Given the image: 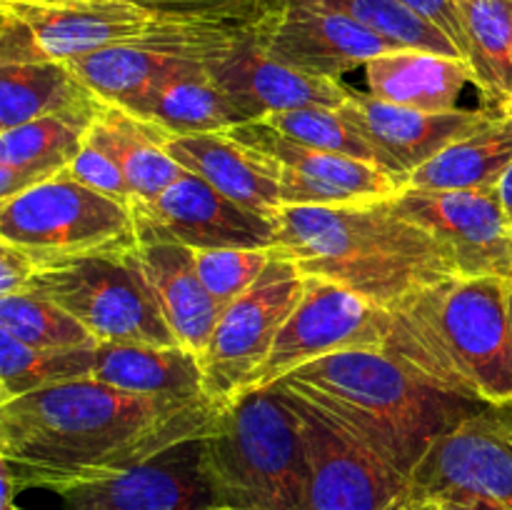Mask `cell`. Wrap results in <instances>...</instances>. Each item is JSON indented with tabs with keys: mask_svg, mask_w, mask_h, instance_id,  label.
<instances>
[{
	"mask_svg": "<svg viewBox=\"0 0 512 510\" xmlns=\"http://www.w3.org/2000/svg\"><path fill=\"white\" fill-rule=\"evenodd\" d=\"M215 400H160L75 380L0 403V465L18 490L108 478L213 428Z\"/></svg>",
	"mask_w": 512,
	"mask_h": 510,
	"instance_id": "obj_1",
	"label": "cell"
},
{
	"mask_svg": "<svg viewBox=\"0 0 512 510\" xmlns=\"http://www.w3.org/2000/svg\"><path fill=\"white\" fill-rule=\"evenodd\" d=\"M385 353L433 388L478 405H512L508 278H455L388 310Z\"/></svg>",
	"mask_w": 512,
	"mask_h": 510,
	"instance_id": "obj_2",
	"label": "cell"
},
{
	"mask_svg": "<svg viewBox=\"0 0 512 510\" xmlns=\"http://www.w3.org/2000/svg\"><path fill=\"white\" fill-rule=\"evenodd\" d=\"M278 248L308 278H323L390 310L418 290L455 278L453 258L393 198L360 205H288Z\"/></svg>",
	"mask_w": 512,
	"mask_h": 510,
	"instance_id": "obj_3",
	"label": "cell"
},
{
	"mask_svg": "<svg viewBox=\"0 0 512 510\" xmlns=\"http://www.w3.org/2000/svg\"><path fill=\"white\" fill-rule=\"evenodd\" d=\"M278 383L325 410L408 480L440 435L483 408L433 388L385 350L330 353Z\"/></svg>",
	"mask_w": 512,
	"mask_h": 510,
	"instance_id": "obj_4",
	"label": "cell"
},
{
	"mask_svg": "<svg viewBox=\"0 0 512 510\" xmlns=\"http://www.w3.org/2000/svg\"><path fill=\"white\" fill-rule=\"evenodd\" d=\"M203 465L220 510H293L310 483L305 420L283 383L220 403L203 438Z\"/></svg>",
	"mask_w": 512,
	"mask_h": 510,
	"instance_id": "obj_5",
	"label": "cell"
},
{
	"mask_svg": "<svg viewBox=\"0 0 512 510\" xmlns=\"http://www.w3.org/2000/svg\"><path fill=\"white\" fill-rule=\"evenodd\" d=\"M25 290L68 310L98 343L180 345L135 248L38 265Z\"/></svg>",
	"mask_w": 512,
	"mask_h": 510,
	"instance_id": "obj_6",
	"label": "cell"
},
{
	"mask_svg": "<svg viewBox=\"0 0 512 510\" xmlns=\"http://www.w3.org/2000/svg\"><path fill=\"white\" fill-rule=\"evenodd\" d=\"M0 240L38 265L128 250L138 243L135 210L68 175L0 200Z\"/></svg>",
	"mask_w": 512,
	"mask_h": 510,
	"instance_id": "obj_7",
	"label": "cell"
},
{
	"mask_svg": "<svg viewBox=\"0 0 512 510\" xmlns=\"http://www.w3.org/2000/svg\"><path fill=\"white\" fill-rule=\"evenodd\" d=\"M308 275L285 250L275 248L253 288L223 310L200 358L205 393L225 403L255 383L275 338L305 293Z\"/></svg>",
	"mask_w": 512,
	"mask_h": 510,
	"instance_id": "obj_8",
	"label": "cell"
},
{
	"mask_svg": "<svg viewBox=\"0 0 512 510\" xmlns=\"http://www.w3.org/2000/svg\"><path fill=\"white\" fill-rule=\"evenodd\" d=\"M290 395L305 420L310 455L308 490L293 510H398L413 498L405 475L380 460L318 405L293 390Z\"/></svg>",
	"mask_w": 512,
	"mask_h": 510,
	"instance_id": "obj_9",
	"label": "cell"
},
{
	"mask_svg": "<svg viewBox=\"0 0 512 510\" xmlns=\"http://www.w3.org/2000/svg\"><path fill=\"white\" fill-rule=\"evenodd\" d=\"M388 310L323 278H308L305 293L275 338L268 360L250 388H265L310 360L340 350H383Z\"/></svg>",
	"mask_w": 512,
	"mask_h": 510,
	"instance_id": "obj_10",
	"label": "cell"
},
{
	"mask_svg": "<svg viewBox=\"0 0 512 510\" xmlns=\"http://www.w3.org/2000/svg\"><path fill=\"white\" fill-rule=\"evenodd\" d=\"M410 490L413 498L473 495L512 510V405H483L440 435Z\"/></svg>",
	"mask_w": 512,
	"mask_h": 510,
	"instance_id": "obj_11",
	"label": "cell"
},
{
	"mask_svg": "<svg viewBox=\"0 0 512 510\" xmlns=\"http://www.w3.org/2000/svg\"><path fill=\"white\" fill-rule=\"evenodd\" d=\"M235 140L265 155L273 163L283 205H360L388 200L400 193V183L378 165L350 155L310 148L278 133L263 120L228 130Z\"/></svg>",
	"mask_w": 512,
	"mask_h": 510,
	"instance_id": "obj_12",
	"label": "cell"
},
{
	"mask_svg": "<svg viewBox=\"0 0 512 510\" xmlns=\"http://www.w3.org/2000/svg\"><path fill=\"white\" fill-rule=\"evenodd\" d=\"M393 205L448 250L460 275L512 280V225L498 190H400Z\"/></svg>",
	"mask_w": 512,
	"mask_h": 510,
	"instance_id": "obj_13",
	"label": "cell"
},
{
	"mask_svg": "<svg viewBox=\"0 0 512 510\" xmlns=\"http://www.w3.org/2000/svg\"><path fill=\"white\" fill-rule=\"evenodd\" d=\"M338 110L350 128L370 145L378 168L398 180L400 190L415 170L443 153L448 145L505 115L485 105L478 110L455 108L445 113H428L385 103L375 95L355 90Z\"/></svg>",
	"mask_w": 512,
	"mask_h": 510,
	"instance_id": "obj_14",
	"label": "cell"
},
{
	"mask_svg": "<svg viewBox=\"0 0 512 510\" xmlns=\"http://www.w3.org/2000/svg\"><path fill=\"white\" fill-rule=\"evenodd\" d=\"M70 510H210L203 438L173 445L128 470L60 493Z\"/></svg>",
	"mask_w": 512,
	"mask_h": 510,
	"instance_id": "obj_15",
	"label": "cell"
},
{
	"mask_svg": "<svg viewBox=\"0 0 512 510\" xmlns=\"http://www.w3.org/2000/svg\"><path fill=\"white\" fill-rule=\"evenodd\" d=\"M268 33L240 40L220 58L210 60L208 70L215 83L235 100L245 120L298 108H340L353 90L340 80L305 73L280 63L265 50Z\"/></svg>",
	"mask_w": 512,
	"mask_h": 510,
	"instance_id": "obj_16",
	"label": "cell"
},
{
	"mask_svg": "<svg viewBox=\"0 0 512 510\" xmlns=\"http://www.w3.org/2000/svg\"><path fill=\"white\" fill-rule=\"evenodd\" d=\"M30 28L50 60H70L113 45L140 43L163 18L130 0H18L0 3Z\"/></svg>",
	"mask_w": 512,
	"mask_h": 510,
	"instance_id": "obj_17",
	"label": "cell"
},
{
	"mask_svg": "<svg viewBox=\"0 0 512 510\" xmlns=\"http://www.w3.org/2000/svg\"><path fill=\"white\" fill-rule=\"evenodd\" d=\"M133 210L193 250L278 248V223L218 193L198 175L185 173L160 198Z\"/></svg>",
	"mask_w": 512,
	"mask_h": 510,
	"instance_id": "obj_18",
	"label": "cell"
},
{
	"mask_svg": "<svg viewBox=\"0 0 512 510\" xmlns=\"http://www.w3.org/2000/svg\"><path fill=\"white\" fill-rule=\"evenodd\" d=\"M398 48L335 10L298 0H288L265 38V50L275 60L333 80Z\"/></svg>",
	"mask_w": 512,
	"mask_h": 510,
	"instance_id": "obj_19",
	"label": "cell"
},
{
	"mask_svg": "<svg viewBox=\"0 0 512 510\" xmlns=\"http://www.w3.org/2000/svg\"><path fill=\"white\" fill-rule=\"evenodd\" d=\"M135 230H138L135 253L153 288L160 313L168 320L178 343L200 355L223 310L218 308L200 278L195 250L165 233L140 210H135Z\"/></svg>",
	"mask_w": 512,
	"mask_h": 510,
	"instance_id": "obj_20",
	"label": "cell"
},
{
	"mask_svg": "<svg viewBox=\"0 0 512 510\" xmlns=\"http://www.w3.org/2000/svg\"><path fill=\"white\" fill-rule=\"evenodd\" d=\"M165 150L188 173L198 175L218 193L253 213L278 223L283 205L275 168L265 155L235 140L228 130L195 135H168Z\"/></svg>",
	"mask_w": 512,
	"mask_h": 510,
	"instance_id": "obj_21",
	"label": "cell"
},
{
	"mask_svg": "<svg viewBox=\"0 0 512 510\" xmlns=\"http://www.w3.org/2000/svg\"><path fill=\"white\" fill-rule=\"evenodd\" d=\"M103 105L63 60L0 65V130L40 118H58L88 130Z\"/></svg>",
	"mask_w": 512,
	"mask_h": 510,
	"instance_id": "obj_22",
	"label": "cell"
},
{
	"mask_svg": "<svg viewBox=\"0 0 512 510\" xmlns=\"http://www.w3.org/2000/svg\"><path fill=\"white\" fill-rule=\"evenodd\" d=\"M123 110L170 135L218 133L248 123L235 100L220 88L208 65L183 60Z\"/></svg>",
	"mask_w": 512,
	"mask_h": 510,
	"instance_id": "obj_23",
	"label": "cell"
},
{
	"mask_svg": "<svg viewBox=\"0 0 512 510\" xmlns=\"http://www.w3.org/2000/svg\"><path fill=\"white\" fill-rule=\"evenodd\" d=\"M370 95L403 108L445 113L458 108L468 83L475 85L473 68L458 55L420 48H398L378 55L365 65Z\"/></svg>",
	"mask_w": 512,
	"mask_h": 510,
	"instance_id": "obj_24",
	"label": "cell"
},
{
	"mask_svg": "<svg viewBox=\"0 0 512 510\" xmlns=\"http://www.w3.org/2000/svg\"><path fill=\"white\" fill-rule=\"evenodd\" d=\"M165 133L158 125L105 103L95 123L90 125L85 140L103 150L128 180L135 195V205H145L160 198L188 170L173 160L165 150Z\"/></svg>",
	"mask_w": 512,
	"mask_h": 510,
	"instance_id": "obj_25",
	"label": "cell"
},
{
	"mask_svg": "<svg viewBox=\"0 0 512 510\" xmlns=\"http://www.w3.org/2000/svg\"><path fill=\"white\" fill-rule=\"evenodd\" d=\"M95 380L135 395L160 400H203V368L185 345L100 343L95 348Z\"/></svg>",
	"mask_w": 512,
	"mask_h": 510,
	"instance_id": "obj_26",
	"label": "cell"
},
{
	"mask_svg": "<svg viewBox=\"0 0 512 510\" xmlns=\"http://www.w3.org/2000/svg\"><path fill=\"white\" fill-rule=\"evenodd\" d=\"M510 165L512 113H505L428 160L405 180L403 190H498Z\"/></svg>",
	"mask_w": 512,
	"mask_h": 510,
	"instance_id": "obj_27",
	"label": "cell"
},
{
	"mask_svg": "<svg viewBox=\"0 0 512 510\" xmlns=\"http://www.w3.org/2000/svg\"><path fill=\"white\" fill-rule=\"evenodd\" d=\"M85 133L58 118L0 130V200L58 178L83 150Z\"/></svg>",
	"mask_w": 512,
	"mask_h": 510,
	"instance_id": "obj_28",
	"label": "cell"
},
{
	"mask_svg": "<svg viewBox=\"0 0 512 510\" xmlns=\"http://www.w3.org/2000/svg\"><path fill=\"white\" fill-rule=\"evenodd\" d=\"M483 105L512 113V0H458Z\"/></svg>",
	"mask_w": 512,
	"mask_h": 510,
	"instance_id": "obj_29",
	"label": "cell"
},
{
	"mask_svg": "<svg viewBox=\"0 0 512 510\" xmlns=\"http://www.w3.org/2000/svg\"><path fill=\"white\" fill-rule=\"evenodd\" d=\"M183 60L168 50L158 48L148 38L130 45L95 50L80 58L65 60L70 70L98 95L103 103L125 108L135 98L153 88L163 75L178 68Z\"/></svg>",
	"mask_w": 512,
	"mask_h": 510,
	"instance_id": "obj_30",
	"label": "cell"
},
{
	"mask_svg": "<svg viewBox=\"0 0 512 510\" xmlns=\"http://www.w3.org/2000/svg\"><path fill=\"white\" fill-rule=\"evenodd\" d=\"M95 375V348H33L0 330V403Z\"/></svg>",
	"mask_w": 512,
	"mask_h": 510,
	"instance_id": "obj_31",
	"label": "cell"
},
{
	"mask_svg": "<svg viewBox=\"0 0 512 510\" xmlns=\"http://www.w3.org/2000/svg\"><path fill=\"white\" fill-rule=\"evenodd\" d=\"M0 330L33 348H98L88 328L68 310L38 293L0 298Z\"/></svg>",
	"mask_w": 512,
	"mask_h": 510,
	"instance_id": "obj_32",
	"label": "cell"
},
{
	"mask_svg": "<svg viewBox=\"0 0 512 510\" xmlns=\"http://www.w3.org/2000/svg\"><path fill=\"white\" fill-rule=\"evenodd\" d=\"M298 3L335 10V13L365 25L375 35L400 45V48L433 50V53L463 58L453 40L443 30L435 28L430 20L410 10L400 0H298Z\"/></svg>",
	"mask_w": 512,
	"mask_h": 510,
	"instance_id": "obj_33",
	"label": "cell"
},
{
	"mask_svg": "<svg viewBox=\"0 0 512 510\" xmlns=\"http://www.w3.org/2000/svg\"><path fill=\"white\" fill-rule=\"evenodd\" d=\"M265 125H270L278 133L288 135V138L298 140V143L310 145V148L328 150V153L350 155V158L365 160V163H375V153L370 145L350 128L348 120L340 115L338 108H298L285 110V113L265 115Z\"/></svg>",
	"mask_w": 512,
	"mask_h": 510,
	"instance_id": "obj_34",
	"label": "cell"
},
{
	"mask_svg": "<svg viewBox=\"0 0 512 510\" xmlns=\"http://www.w3.org/2000/svg\"><path fill=\"white\" fill-rule=\"evenodd\" d=\"M148 13L170 20L228 25L240 30H270L288 0H130Z\"/></svg>",
	"mask_w": 512,
	"mask_h": 510,
	"instance_id": "obj_35",
	"label": "cell"
},
{
	"mask_svg": "<svg viewBox=\"0 0 512 510\" xmlns=\"http://www.w3.org/2000/svg\"><path fill=\"white\" fill-rule=\"evenodd\" d=\"M275 248H218L195 250L198 273L220 310L230 308L268 268Z\"/></svg>",
	"mask_w": 512,
	"mask_h": 510,
	"instance_id": "obj_36",
	"label": "cell"
},
{
	"mask_svg": "<svg viewBox=\"0 0 512 510\" xmlns=\"http://www.w3.org/2000/svg\"><path fill=\"white\" fill-rule=\"evenodd\" d=\"M65 175L73 178L75 183L95 190V193L108 195V198L118 200V203L135 208V195L133 190H130L128 180H125L123 170H120L103 150L90 145L88 140L83 143V150L75 155L73 163L68 165Z\"/></svg>",
	"mask_w": 512,
	"mask_h": 510,
	"instance_id": "obj_37",
	"label": "cell"
},
{
	"mask_svg": "<svg viewBox=\"0 0 512 510\" xmlns=\"http://www.w3.org/2000/svg\"><path fill=\"white\" fill-rule=\"evenodd\" d=\"M400 3L408 5L418 15H423L435 28L443 30L453 40L455 48L460 50V55L468 60V38H465V25L463 18H460L458 0H400Z\"/></svg>",
	"mask_w": 512,
	"mask_h": 510,
	"instance_id": "obj_38",
	"label": "cell"
},
{
	"mask_svg": "<svg viewBox=\"0 0 512 510\" xmlns=\"http://www.w3.org/2000/svg\"><path fill=\"white\" fill-rule=\"evenodd\" d=\"M35 270H38V263L25 250L0 240V298L23 293L33 280Z\"/></svg>",
	"mask_w": 512,
	"mask_h": 510,
	"instance_id": "obj_39",
	"label": "cell"
},
{
	"mask_svg": "<svg viewBox=\"0 0 512 510\" xmlns=\"http://www.w3.org/2000/svg\"><path fill=\"white\" fill-rule=\"evenodd\" d=\"M435 503H438V510H505L473 495H448V498H435Z\"/></svg>",
	"mask_w": 512,
	"mask_h": 510,
	"instance_id": "obj_40",
	"label": "cell"
},
{
	"mask_svg": "<svg viewBox=\"0 0 512 510\" xmlns=\"http://www.w3.org/2000/svg\"><path fill=\"white\" fill-rule=\"evenodd\" d=\"M498 195H500V205H503L505 218H508V223L512 225V165L505 170L503 178H500Z\"/></svg>",
	"mask_w": 512,
	"mask_h": 510,
	"instance_id": "obj_41",
	"label": "cell"
},
{
	"mask_svg": "<svg viewBox=\"0 0 512 510\" xmlns=\"http://www.w3.org/2000/svg\"><path fill=\"white\" fill-rule=\"evenodd\" d=\"M398 510H438V503H435V500H428V498H410L408 503Z\"/></svg>",
	"mask_w": 512,
	"mask_h": 510,
	"instance_id": "obj_42",
	"label": "cell"
},
{
	"mask_svg": "<svg viewBox=\"0 0 512 510\" xmlns=\"http://www.w3.org/2000/svg\"><path fill=\"white\" fill-rule=\"evenodd\" d=\"M510 318H512V280H510Z\"/></svg>",
	"mask_w": 512,
	"mask_h": 510,
	"instance_id": "obj_43",
	"label": "cell"
},
{
	"mask_svg": "<svg viewBox=\"0 0 512 510\" xmlns=\"http://www.w3.org/2000/svg\"><path fill=\"white\" fill-rule=\"evenodd\" d=\"M43 3H63V0H43Z\"/></svg>",
	"mask_w": 512,
	"mask_h": 510,
	"instance_id": "obj_44",
	"label": "cell"
},
{
	"mask_svg": "<svg viewBox=\"0 0 512 510\" xmlns=\"http://www.w3.org/2000/svg\"><path fill=\"white\" fill-rule=\"evenodd\" d=\"M0 3H18V0H0Z\"/></svg>",
	"mask_w": 512,
	"mask_h": 510,
	"instance_id": "obj_45",
	"label": "cell"
},
{
	"mask_svg": "<svg viewBox=\"0 0 512 510\" xmlns=\"http://www.w3.org/2000/svg\"><path fill=\"white\" fill-rule=\"evenodd\" d=\"M15 510H20V508H15Z\"/></svg>",
	"mask_w": 512,
	"mask_h": 510,
	"instance_id": "obj_46",
	"label": "cell"
}]
</instances>
